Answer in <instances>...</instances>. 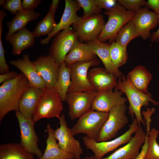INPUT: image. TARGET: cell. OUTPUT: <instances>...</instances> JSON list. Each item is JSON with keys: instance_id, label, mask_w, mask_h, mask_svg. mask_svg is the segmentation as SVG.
Segmentation results:
<instances>
[{"instance_id": "8992f818", "label": "cell", "mask_w": 159, "mask_h": 159, "mask_svg": "<svg viewBox=\"0 0 159 159\" xmlns=\"http://www.w3.org/2000/svg\"><path fill=\"white\" fill-rule=\"evenodd\" d=\"M140 126L136 119L134 118L128 130L122 135L113 140L98 142L85 136L82 137L83 144L87 149L91 150L94 153L95 159H100L120 145L130 141L133 138L132 135Z\"/></svg>"}, {"instance_id": "ac0fdd59", "label": "cell", "mask_w": 159, "mask_h": 159, "mask_svg": "<svg viewBox=\"0 0 159 159\" xmlns=\"http://www.w3.org/2000/svg\"><path fill=\"white\" fill-rule=\"evenodd\" d=\"M146 133L140 126L134 137L124 146L108 156L100 159H135L139 154V150L145 140Z\"/></svg>"}, {"instance_id": "83f0119b", "label": "cell", "mask_w": 159, "mask_h": 159, "mask_svg": "<svg viewBox=\"0 0 159 159\" xmlns=\"http://www.w3.org/2000/svg\"><path fill=\"white\" fill-rule=\"evenodd\" d=\"M60 1L53 0L50 6L49 11L46 16L37 24L32 32L35 37L49 35L57 25L54 16Z\"/></svg>"}, {"instance_id": "f6af8a7d", "label": "cell", "mask_w": 159, "mask_h": 159, "mask_svg": "<svg viewBox=\"0 0 159 159\" xmlns=\"http://www.w3.org/2000/svg\"><path fill=\"white\" fill-rule=\"evenodd\" d=\"M6 0H0V6H3Z\"/></svg>"}, {"instance_id": "d6986e66", "label": "cell", "mask_w": 159, "mask_h": 159, "mask_svg": "<svg viewBox=\"0 0 159 159\" xmlns=\"http://www.w3.org/2000/svg\"><path fill=\"white\" fill-rule=\"evenodd\" d=\"M87 77L97 92L112 89L117 84L118 77L102 67L91 69L88 72Z\"/></svg>"}, {"instance_id": "836d02e7", "label": "cell", "mask_w": 159, "mask_h": 159, "mask_svg": "<svg viewBox=\"0 0 159 159\" xmlns=\"http://www.w3.org/2000/svg\"><path fill=\"white\" fill-rule=\"evenodd\" d=\"M83 10V17L101 14L102 9L97 5L95 0H77Z\"/></svg>"}, {"instance_id": "1f68e13d", "label": "cell", "mask_w": 159, "mask_h": 159, "mask_svg": "<svg viewBox=\"0 0 159 159\" xmlns=\"http://www.w3.org/2000/svg\"><path fill=\"white\" fill-rule=\"evenodd\" d=\"M110 54L112 63L118 68L125 64L128 58L127 48L115 41L110 44Z\"/></svg>"}, {"instance_id": "44dd1931", "label": "cell", "mask_w": 159, "mask_h": 159, "mask_svg": "<svg viewBox=\"0 0 159 159\" xmlns=\"http://www.w3.org/2000/svg\"><path fill=\"white\" fill-rule=\"evenodd\" d=\"M43 89L30 86L25 91L20 101L18 111L25 117L32 119Z\"/></svg>"}, {"instance_id": "603a6c76", "label": "cell", "mask_w": 159, "mask_h": 159, "mask_svg": "<svg viewBox=\"0 0 159 159\" xmlns=\"http://www.w3.org/2000/svg\"><path fill=\"white\" fill-rule=\"evenodd\" d=\"M97 55L88 43L77 41L66 56L64 62L68 65L79 62H87L96 58Z\"/></svg>"}, {"instance_id": "d6a6232c", "label": "cell", "mask_w": 159, "mask_h": 159, "mask_svg": "<svg viewBox=\"0 0 159 159\" xmlns=\"http://www.w3.org/2000/svg\"><path fill=\"white\" fill-rule=\"evenodd\" d=\"M159 130L153 128L150 130L148 136V146L144 159H159V144L157 139Z\"/></svg>"}, {"instance_id": "277c9868", "label": "cell", "mask_w": 159, "mask_h": 159, "mask_svg": "<svg viewBox=\"0 0 159 159\" xmlns=\"http://www.w3.org/2000/svg\"><path fill=\"white\" fill-rule=\"evenodd\" d=\"M62 100L54 87H46L43 89L34 111L32 119L35 123L43 118L58 119L63 109Z\"/></svg>"}, {"instance_id": "8d00e7d4", "label": "cell", "mask_w": 159, "mask_h": 159, "mask_svg": "<svg viewBox=\"0 0 159 159\" xmlns=\"http://www.w3.org/2000/svg\"><path fill=\"white\" fill-rule=\"evenodd\" d=\"M41 0H23L21 6L23 9L26 10H34L42 2Z\"/></svg>"}, {"instance_id": "60d3db41", "label": "cell", "mask_w": 159, "mask_h": 159, "mask_svg": "<svg viewBox=\"0 0 159 159\" xmlns=\"http://www.w3.org/2000/svg\"><path fill=\"white\" fill-rule=\"evenodd\" d=\"M146 6L159 15V0H148L146 1Z\"/></svg>"}, {"instance_id": "2e32d148", "label": "cell", "mask_w": 159, "mask_h": 159, "mask_svg": "<svg viewBox=\"0 0 159 159\" xmlns=\"http://www.w3.org/2000/svg\"><path fill=\"white\" fill-rule=\"evenodd\" d=\"M121 91L110 89L97 92L93 102L91 109L97 111L109 112L115 107L125 104L127 99L122 97Z\"/></svg>"}, {"instance_id": "6da1fadb", "label": "cell", "mask_w": 159, "mask_h": 159, "mask_svg": "<svg viewBox=\"0 0 159 159\" xmlns=\"http://www.w3.org/2000/svg\"><path fill=\"white\" fill-rule=\"evenodd\" d=\"M30 86L21 72L14 79L7 81L0 86V122L10 111L19 110L21 99Z\"/></svg>"}, {"instance_id": "f546056e", "label": "cell", "mask_w": 159, "mask_h": 159, "mask_svg": "<svg viewBox=\"0 0 159 159\" xmlns=\"http://www.w3.org/2000/svg\"><path fill=\"white\" fill-rule=\"evenodd\" d=\"M71 83L70 71L64 62L59 67L57 80L54 86L60 95L62 101H66L67 94Z\"/></svg>"}, {"instance_id": "f1b7e54d", "label": "cell", "mask_w": 159, "mask_h": 159, "mask_svg": "<svg viewBox=\"0 0 159 159\" xmlns=\"http://www.w3.org/2000/svg\"><path fill=\"white\" fill-rule=\"evenodd\" d=\"M34 155L20 143H10L0 145V159H34Z\"/></svg>"}, {"instance_id": "74e56055", "label": "cell", "mask_w": 159, "mask_h": 159, "mask_svg": "<svg viewBox=\"0 0 159 159\" xmlns=\"http://www.w3.org/2000/svg\"><path fill=\"white\" fill-rule=\"evenodd\" d=\"M95 2L100 9L109 10L117 4L115 0H95Z\"/></svg>"}, {"instance_id": "e0dca14e", "label": "cell", "mask_w": 159, "mask_h": 159, "mask_svg": "<svg viewBox=\"0 0 159 159\" xmlns=\"http://www.w3.org/2000/svg\"><path fill=\"white\" fill-rule=\"evenodd\" d=\"M32 62L46 86L54 87L57 80L59 66L54 59L49 54L41 55Z\"/></svg>"}, {"instance_id": "7a4b0ae2", "label": "cell", "mask_w": 159, "mask_h": 159, "mask_svg": "<svg viewBox=\"0 0 159 159\" xmlns=\"http://www.w3.org/2000/svg\"><path fill=\"white\" fill-rule=\"evenodd\" d=\"M115 89L119 90L126 95L129 105L128 113L133 118L135 116L139 125H145L142 116L141 108L142 107L148 106L150 102L157 105L159 102L152 99V95L149 93L144 94L136 89L124 75L119 77L117 84Z\"/></svg>"}, {"instance_id": "9c48e42d", "label": "cell", "mask_w": 159, "mask_h": 159, "mask_svg": "<svg viewBox=\"0 0 159 159\" xmlns=\"http://www.w3.org/2000/svg\"><path fill=\"white\" fill-rule=\"evenodd\" d=\"M55 36L49 49V54L59 67L64 62L66 56L78 39L75 32L70 27L60 31Z\"/></svg>"}, {"instance_id": "d4e9b609", "label": "cell", "mask_w": 159, "mask_h": 159, "mask_svg": "<svg viewBox=\"0 0 159 159\" xmlns=\"http://www.w3.org/2000/svg\"><path fill=\"white\" fill-rule=\"evenodd\" d=\"M86 43L91 47L108 71L118 78L122 76L121 72L114 65L111 60L110 54V44L101 42L97 39L87 42Z\"/></svg>"}, {"instance_id": "ffe728a7", "label": "cell", "mask_w": 159, "mask_h": 159, "mask_svg": "<svg viewBox=\"0 0 159 159\" xmlns=\"http://www.w3.org/2000/svg\"><path fill=\"white\" fill-rule=\"evenodd\" d=\"M22 58L10 60L9 63L20 70L28 79L30 86L44 89L47 86L42 78L38 74L35 67L30 60L29 54H25Z\"/></svg>"}, {"instance_id": "8fae6325", "label": "cell", "mask_w": 159, "mask_h": 159, "mask_svg": "<svg viewBox=\"0 0 159 159\" xmlns=\"http://www.w3.org/2000/svg\"><path fill=\"white\" fill-rule=\"evenodd\" d=\"M20 132V144L27 151L38 157L43 155L38 146L39 138L34 129L35 123L32 119L23 116L18 110L15 111Z\"/></svg>"}, {"instance_id": "ab89813d", "label": "cell", "mask_w": 159, "mask_h": 159, "mask_svg": "<svg viewBox=\"0 0 159 159\" xmlns=\"http://www.w3.org/2000/svg\"><path fill=\"white\" fill-rule=\"evenodd\" d=\"M18 74L16 72L14 71H9L5 73L0 74V84H2L7 81L15 78Z\"/></svg>"}, {"instance_id": "e575fe53", "label": "cell", "mask_w": 159, "mask_h": 159, "mask_svg": "<svg viewBox=\"0 0 159 159\" xmlns=\"http://www.w3.org/2000/svg\"><path fill=\"white\" fill-rule=\"evenodd\" d=\"M118 4L128 10L136 11L146 6V1L145 0H119Z\"/></svg>"}, {"instance_id": "484cf974", "label": "cell", "mask_w": 159, "mask_h": 159, "mask_svg": "<svg viewBox=\"0 0 159 159\" xmlns=\"http://www.w3.org/2000/svg\"><path fill=\"white\" fill-rule=\"evenodd\" d=\"M41 15L40 13L34 10L29 11L23 9L18 12L11 21L6 23L8 30L6 34V41L13 34L26 27V25L29 22L38 18Z\"/></svg>"}, {"instance_id": "5b68a950", "label": "cell", "mask_w": 159, "mask_h": 159, "mask_svg": "<svg viewBox=\"0 0 159 159\" xmlns=\"http://www.w3.org/2000/svg\"><path fill=\"white\" fill-rule=\"evenodd\" d=\"M109 114V112L90 109L80 117L71 128L73 135L84 134L87 137L97 141Z\"/></svg>"}, {"instance_id": "30bf717a", "label": "cell", "mask_w": 159, "mask_h": 159, "mask_svg": "<svg viewBox=\"0 0 159 159\" xmlns=\"http://www.w3.org/2000/svg\"><path fill=\"white\" fill-rule=\"evenodd\" d=\"M101 14L84 17L72 25L80 41L82 42L97 39L105 24Z\"/></svg>"}, {"instance_id": "4fadbf2b", "label": "cell", "mask_w": 159, "mask_h": 159, "mask_svg": "<svg viewBox=\"0 0 159 159\" xmlns=\"http://www.w3.org/2000/svg\"><path fill=\"white\" fill-rule=\"evenodd\" d=\"M97 93V91L67 92L66 101L69 107L68 114L72 120L79 118L91 109Z\"/></svg>"}, {"instance_id": "b9f144b4", "label": "cell", "mask_w": 159, "mask_h": 159, "mask_svg": "<svg viewBox=\"0 0 159 159\" xmlns=\"http://www.w3.org/2000/svg\"><path fill=\"white\" fill-rule=\"evenodd\" d=\"M149 133H146L145 141L143 145L140 152L135 159H144L146 153L147 152L148 146V136Z\"/></svg>"}, {"instance_id": "f35d334b", "label": "cell", "mask_w": 159, "mask_h": 159, "mask_svg": "<svg viewBox=\"0 0 159 159\" xmlns=\"http://www.w3.org/2000/svg\"><path fill=\"white\" fill-rule=\"evenodd\" d=\"M155 111V109L154 108H152V109L148 108L146 111L142 112V114L144 117L145 120H146L145 122L147 131H149L150 130V122L151 121V117L152 115Z\"/></svg>"}, {"instance_id": "4dcf8cb0", "label": "cell", "mask_w": 159, "mask_h": 159, "mask_svg": "<svg viewBox=\"0 0 159 159\" xmlns=\"http://www.w3.org/2000/svg\"><path fill=\"white\" fill-rule=\"evenodd\" d=\"M139 37L132 20L128 21L120 30L115 41L122 47L127 48L129 43L133 39Z\"/></svg>"}, {"instance_id": "ba28073f", "label": "cell", "mask_w": 159, "mask_h": 159, "mask_svg": "<svg viewBox=\"0 0 159 159\" xmlns=\"http://www.w3.org/2000/svg\"><path fill=\"white\" fill-rule=\"evenodd\" d=\"M127 109L125 104H124L116 106L110 110L108 117L99 134L97 142L109 141L114 138L118 132L128 123Z\"/></svg>"}, {"instance_id": "52a82bcc", "label": "cell", "mask_w": 159, "mask_h": 159, "mask_svg": "<svg viewBox=\"0 0 159 159\" xmlns=\"http://www.w3.org/2000/svg\"><path fill=\"white\" fill-rule=\"evenodd\" d=\"M97 58L87 62H77L67 65L70 71L71 83L68 92L97 91L90 84L87 77L88 71L91 67L99 65Z\"/></svg>"}, {"instance_id": "3957f363", "label": "cell", "mask_w": 159, "mask_h": 159, "mask_svg": "<svg viewBox=\"0 0 159 159\" xmlns=\"http://www.w3.org/2000/svg\"><path fill=\"white\" fill-rule=\"evenodd\" d=\"M103 13L108 16V20L104 26L97 39L105 43L108 40L110 44L115 40L121 29L135 16L136 11L128 10L117 3L112 9Z\"/></svg>"}, {"instance_id": "9a60e30c", "label": "cell", "mask_w": 159, "mask_h": 159, "mask_svg": "<svg viewBox=\"0 0 159 159\" xmlns=\"http://www.w3.org/2000/svg\"><path fill=\"white\" fill-rule=\"evenodd\" d=\"M64 12L59 22L57 24L53 31L45 39L40 40V43L47 44L53 37L57 33L64 29L70 27L81 18L77 14V12L81 7L77 0H65Z\"/></svg>"}, {"instance_id": "7bdbcfd3", "label": "cell", "mask_w": 159, "mask_h": 159, "mask_svg": "<svg viewBox=\"0 0 159 159\" xmlns=\"http://www.w3.org/2000/svg\"><path fill=\"white\" fill-rule=\"evenodd\" d=\"M150 39L152 42H159V27L156 31L152 33Z\"/></svg>"}, {"instance_id": "4316f807", "label": "cell", "mask_w": 159, "mask_h": 159, "mask_svg": "<svg viewBox=\"0 0 159 159\" xmlns=\"http://www.w3.org/2000/svg\"><path fill=\"white\" fill-rule=\"evenodd\" d=\"M126 77L138 90L144 94L149 93L148 87L152 75L145 67L137 66L128 73Z\"/></svg>"}, {"instance_id": "7402d4cb", "label": "cell", "mask_w": 159, "mask_h": 159, "mask_svg": "<svg viewBox=\"0 0 159 159\" xmlns=\"http://www.w3.org/2000/svg\"><path fill=\"white\" fill-rule=\"evenodd\" d=\"M46 131L48 137L45 149L42 156L37 159H74L72 155L64 151L59 146L54 130L50 124L47 125Z\"/></svg>"}, {"instance_id": "7c38bea8", "label": "cell", "mask_w": 159, "mask_h": 159, "mask_svg": "<svg viewBox=\"0 0 159 159\" xmlns=\"http://www.w3.org/2000/svg\"><path fill=\"white\" fill-rule=\"evenodd\" d=\"M60 126L54 130L56 138L59 147L64 151L72 155L74 159H80L83 154L80 141L74 137L71 129L67 126L64 113L58 119Z\"/></svg>"}, {"instance_id": "cb8c5ba5", "label": "cell", "mask_w": 159, "mask_h": 159, "mask_svg": "<svg viewBox=\"0 0 159 159\" xmlns=\"http://www.w3.org/2000/svg\"><path fill=\"white\" fill-rule=\"evenodd\" d=\"M35 38L32 32L26 27L11 35L7 41L12 47V54L19 55L24 50L33 46Z\"/></svg>"}, {"instance_id": "d590c367", "label": "cell", "mask_w": 159, "mask_h": 159, "mask_svg": "<svg viewBox=\"0 0 159 159\" xmlns=\"http://www.w3.org/2000/svg\"><path fill=\"white\" fill-rule=\"evenodd\" d=\"M21 0H6L2 6L5 10L9 11L12 14L15 15L23 9Z\"/></svg>"}, {"instance_id": "bcb514c9", "label": "cell", "mask_w": 159, "mask_h": 159, "mask_svg": "<svg viewBox=\"0 0 159 159\" xmlns=\"http://www.w3.org/2000/svg\"></svg>"}, {"instance_id": "5bb4252c", "label": "cell", "mask_w": 159, "mask_h": 159, "mask_svg": "<svg viewBox=\"0 0 159 159\" xmlns=\"http://www.w3.org/2000/svg\"><path fill=\"white\" fill-rule=\"evenodd\" d=\"M132 21L139 37L145 40L150 38V30L155 28L159 23V16L145 6L136 11Z\"/></svg>"}, {"instance_id": "ee69618b", "label": "cell", "mask_w": 159, "mask_h": 159, "mask_svg": "<svg viewBox=\"0 0 159 159\" xmlns=\"http://www.w3.org/2000/svg\"><path fill=\"white\" fill-rule=\"evenodd\" d=\"M83 159H95L94 155L90 156H87L84 158Z\"/></svg>"}]
</instances>
